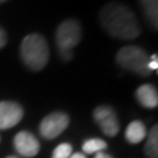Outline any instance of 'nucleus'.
Here are the masks:
<instances>
[{
	"instance_id": "nucleus-1",
	"label": "nucleus",
	"mask_w": 158,
	"mask_h": 158,
	"mask_svg": "<svg viewBox=\"0 0 158 158\" xmlns=\"http://www.w3.org/2000/svg\"><path fill=\"white\" fill-rule=\"evenodd\" d=\"M99 20L103 29L118 40H133L141 33L136 15L124 4L108 3L99 13Z\"/></svg>"
},
{
	"instance_id": "nucleus-2",
	"label": "nucleus",
	"mask_w": 158,
	"mask_h": 158,
	"mask_svg": "<svg viewBox=\"0 0 158 158\" xmlns=\"http://www.w3.org/2000/svg\"><path fill=\"white\" fill-rule=\"evenodd\" d=\"M20 52H21L23 62L33 71L42 70L49 62V56H50L49 45L45 37L41 34L32 33L24 37Z\"/></svg>"
},
{
	"instance_id": "nucleus-3",
	"label": "nucleus",
	"mask_w": 158,
	"mask_h": 158,
	"mask_svg": "<svg viewBox=\"0 0 158 158\" xmlns=\"http://www.w3.org/2000/svg\"><path fill=\"white\" fill-rule=\"evenodd\" d=\"M82 40V27L79 21L74 19L65 20L56 32V41L59 49V54L65 61L73 58V49Z\"/></svg>"
},
{
	"instance_id": "nucleus-4",
	"label": "nucleus",
	"mask_w": 158,
	"mask_h": 158,
	"mask_svg": "<svg viewBox=\"0 0 158 158\" xmlns=\"http://www.w3.org/2000/svg\"><path fill=\"white\" fill-rule=\"evenodd\" d=\"M116 61L121 67H124L129 71H133L140 77H148L150 74L149 56L146 54L144 49L138 46L127 45L121 48L117 52Z\"/></svg>"
},
{
	"instance_id": "nucleus-5",
	"label": "nucleus",
	"mask_w": 158,
	"mask_h": 158,
	"mask_svg": "<svg viewBox=\"0 0 158 158\" xmlns=\"http://www.w3.org/2000/svg\"><path fill=\"white\" fill-rule=\"evenodd\" d=\"M70 118L65 112L57 111L48 115L40 124V133L44 138L53 140L58 137L69 127Z\"/></svg>"
},
{
	"instance_id": "nucleus-6",
	"label": "nucleus",
	"mask_w": 158,
	"mask_h": 158,
	"mask_svg": "<svg viewBox=\"0 0 158 158\" xmlns=\"http://www.w3.org/2000/svg\"><path fill=\"white\" fill-rule=\"evenodd\" d=\"M94 118L98 123V125L102 128L104 135L113 137L118 133L120 125H118V120L113 108L108 106H99L94 111Z\"/></svg>"
},
{
	"instance_id": "nucleus-7",
	"label": "nucleus",
	"mask_w": 158,
	"mask_h": 158,
	"mask_svg": "<svg viewBox=\"0 0 158 158\" xmlns=\"http://www.w3.org/2000/svg\"><path fill=\"white\" fill-rule=\"evenodd\" d=\"M24 116L23 107L15 102H0V129L17 125Z\"/></svg>"
},
{
	"instance_id": "nucleus-8",
	"label": "nucleus",
	"mask_w": 158,
	"mask_h": 158,
	"mask_svg": "<svg viewBox=\"0 0 158 158\" xmlns=\"http://www.w3.org/2000/svg\"><path fill=\"white\" fill-rule=\"evenodd\" d=\"M15 149L23 157H34L40 152V142L31 132L21 131L15 136Z\"/></svg>"
},
{
	"instance_id": "nucleus-9",
	"label": "nucleus",
	"mask_w": 158,
	"mask_h": 158,
	"mask_svg": "<svg viewBox=\"0 0 158 158\" xmlns=\"http://www.w3.org/2000/svg\"><path fill=\"white\" fill-rule=\"evenodd\" d=\"M136 98L138 103L145 108H156L158 106V94L154 86L142 85L137 88Z\"/></svg>"
},
{
	"instance_id": "nucleus-10",
	"label": "nucleus",
	"mask_w": 158,
	"mask_h": 158,
	"mask_svg": "<svg viewBox=\"0 0 158 158\" xmlns=\"http://www.w3.org/2000/svg\"><path fill=\"white\" fill-rule=\"evenodd\" d=\"M140 6L144 11L146 21L157 31L158 28V0H140Z\"/></svg>"
},
{
	"instance_id": "nucleus-11",
	"label": "nucleus",
	"mask_w": 158,
	"mask_h": 158,
	"mask_svg": "<svg viewBox=\"0 0 158 158\" xmlns=\"http://www.w3.org/2000/svg\"><path fill=\"white\" fill-rule=\"evenodd\" d=\"M145 136H146V128L144 123L138 120L132 121L125 131V138L131 144H140L145 138Z\"/></svg>"
},
{
	"instance_id": "nucleus-12",
	"label": "nucleus",
	"mask_w": 158,
	"mask_h": 158,
	"mask_svg": "<svg viewBox=\"0 0 158 158\" xmlns=\"http://www.w3.org/2000/svg\"><path fill=\"white\" fill-rule=\"evenodd\" d=\"M145 153L149 158H158V127L154 125L148 135Z\"/></svg>"
},
{
	"instance_id": "nucleus-13",
	"label": "nucleus",
	"mask_w": 158,
	"mask_h": 158,
	"mask_svg": "<svg viewBox=\"0 0 158 158\" xmlns=\"http://www.w3.org/2000/svg\"><path fill=\"white\" fill-rule=\"evenodd\" d=\"M107 149V142L100 138H91L83 144V152L87 154H94V153H100Z\"/></svg>"
},
{
	"instance_id": "nucleus-14",
	"label": "nucleus",
	"mask_w": 158,
	"mask_h": 158,
	"mask_svg": "<svg viewBox=\"0 0 158 158\" xmlns=\"http://www.w3.org/2000/svg\"><path fill=\"white\" fill-rule=\"evenodd\" d=\"M73 154V146L67 142H63V144H59L53 152L52 158H70V156Z\"/></svg>"
},
{
	"instance_id": "nucleus-15",
	"label": "nucleus",
	"mask_w": 158,
	"mask_h": 158,
	"mask_svg": "<svg viewBox=\"0 0 158 158\" xmlns=\"http://www.w3.org/2000/svg\"><path fill=\"white\" fill-rule=\"evenodd\" d=\"M149 70H150V73L158 70V56L157 54H153V56L149 57Z\"/></svg>"
},
{
	"instance_id": "nucleus-16",
	"label": "nucleus",
	"mask_w": 158,
	"mask_h": 158,
	"mask_svg": "<svg viewBox=\"0 0 158 158\" xmlns=\"http://www.w3.org/2000/svg\"><path fill=\"white\" fill-rule=\"evenodd\" d=\"M6 44H7V33L2 27H0V49L6 46Z\"/></svg>"
},
{
	"instance_id": "nucleus-17",
	"label": "nucleus",
	"mask_w": 158,
	"mask_h": 158,
	"mask_svg": "<svg viewBox=\"0 0 158 158\" xmlns=\"http://www.w3.org/2000/svg\"><path fill=\"white\" fill-rule=\"evenodd\" d=\"M95 158H112V157H111L110 154H107V153H103V152H100V153H96Z\"/></svg>"
},
{
	"instance_id": "nucleus-18",
	"label": "nucleus",
	"mask_w": 158,
	"mask_h": 158,
	"mask_svg": "<svg viewBox=\"0 0 158 158\" xmlns=\"http://www.w3.org/2000/svg\"><path fill=\"white\" fill-rule=\"evenodd\" d=\"M70 158H87V157L85 154H82V153H73Z\"/></svg>"
},
{
	"instance_id": "nucleus-19",
	"label": "nucleus",
	"mask_w": 158,
	"mask_h": 158,
	"mask_svg": "<svg viewBox=\"0 0 158 158\" xmlns=\"http://www.w3.org/2000/svg\"><path fill=\"white\" fill-rule=\"evenodd\" d=\"M7 158H19V157H16V156H11V157H7Z\"/></svg>"
},
{
	"instance_id": "nucleus-20",
	"label": "nucleus",
	"mask_w": 158,
	"mask_h": 158,
	"mask_svg": "<svg viewBox=\"0 0 158 158\" xmlns=\"http://www.w3.org/2000/svg\"><path fill=\"white\" fill-rule=\"evenodd\" d=\"M4 2H7V0H0V3H4Z\"/></svg>"
}]
</instances>
